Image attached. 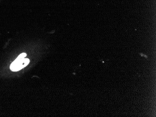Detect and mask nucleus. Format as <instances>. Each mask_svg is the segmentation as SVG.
Masks as SVG:
<instances>
[{"label": "nucleus", "instance_id": "obj_1", "mask_svg": "<svg viewBox=\"0 0 156 117\" xmlns=\"http://www.w3.org/2000/svg\"><path fill=\"white\" fill-rule=\"evenodd\" d=\"M29 63L28 58H17L10 65V69L13 71H17L26 66Z\"/></svg>", "mask_w": 156, "mask_h": 117}, {"label": "nucleus", "instance_id": "obj_2", "mask_svg": "<svg viewBox=\"0 0 156 117\" xmlns=\"http://www.w3.org/2000/svg\"><path fill=\"white\" fill-rule=\"evenodd\" d=\"M27 56V54H26V53H22V54H21L19 56L17 57V58L18 59H22V58H24L25 57V56Z\"/></svg>", "mask_w": 156, "mask_h": 117}, {"label": "nucleus", "instance_id": "obj_3", "mask_svg": "<svg viewBox=\"0 0 156 117\" xmlns=\"http://www.w3.org/2000/svg\"><path fill=\"white\" fill-rule=\"evenodd\" d=\"M100 61L102 62V63L104 64H107L108 63V60H102L101 59L100 60Z\"/></svg>", "mask_w": 156, "mask_h": 117}, {"label": "nucleus", "instance_id": "obj_4", "mask_svg": "<svg viewBox=\"0 0 156 117\" xmlns=\"http://www.w3.org/2000/svg\"><path fill=\"white\" fill-rule=\"evenodd\" d=\"M140 54L141 56H142L144 57L145 58H148V57H147V56L145 55H144V54H143V53H140Z\"/></svg>", "mask_w": 156, "mask_h": 117}]
</instances>
